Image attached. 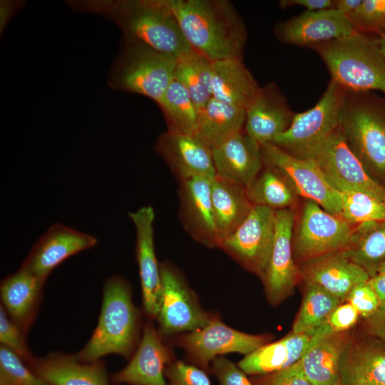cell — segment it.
Returning <instances> with one entry per match:
<instances>
[{"mask_svg":"<svg viewBox=\"0 0 385 385\" xmlns=\"http://www.w3.org/2000/svg\"><path fill=\"white\" fill-rule=\"evenodd\" d=\"M192 49L212 61L243 60L247 30L227 0H165Z\"/></svg>","mask_w":385,"mask_h":385,"instance_id":"6da1fadb","label":"cell"},{"mask_svg":"<svg viewBox=\"0 0 385 385\" xmlns=\"http://www.w3.org/2000/svg\"><path fill=\"white\" fill-rule=\"evenodd\" d=\"M71 5L80 11L104 16L120 27L123 36L166 55L178 58L192 50L165 0L87 1Z\"/></svg>","mask_w":385,"mask_h":385,"instance_id":"7a4b0ae2","label":"cell"},{"mask_svg":"<svg viewBox=\"0 0 385 385\" xmlns=\"http://www.w3.org/2000/svg\"><path fill=\"white\" fill-rule=\"evenodd\" d=\"M340 128L369 176L385 188V98L347 91Z\"/></svg>","mask_w":385,"mask_h":385,"instance_id":"3957f363","label":"cell"},{"mask_svg":"<svg viewBox=\"0 0 385 385\" xmlns=\"http://www.w3.org/2000/svg\"><path fill=\"white\" fill-rule=\"evenodd\" d=\"M331 81L348 91H380L385 94V60L379 38L354 33L315 45Z\"/></svg>","mask_w":385,"mask_h":385,"instance_id":"277c9868","label":"cell"},{"mask_svg":"<svg viewBox=\"0 0 385 385\" xmlns=\"http://www.w3.org/2000/svg\"><path fill=\"white\" fill-rule=\"evenodd\" d=\"M138 324L139 314L128 283L120 276L109 277L103 288L97 327L76 356L85 361H98L111 354L130 357L137 341Z\"/></svg>","mask_w":385,"mask_h":385,"instance_id":"5b68a950","label":"cell"},{"mask_svg":"<svg viewBox=\"0 0 385 385\" xmlns=\"http://www.w3.org/2000/svg\"><path fill=\"white\" fill-rule=\"evenodd\" d=\"M175 61L176 58L123 36L108 83L113 90L144 96L158 105L174 78Z\"/></svg>","mask_w":385,"mask_h":385,"instance_id":"8992f818","label":"cell"},{"mask_svg":"<svg viewBox=\"0 0 385 385\" xmlns=\"http://www.w3.org/2000/svg\"><path fill=\"white\" fill-rule=\"evenodd\" d=\"M346 90L329 81L319 101L310 109L296 113L289 128L271 143L300 158H308L339 127Z\"/></svg>","mask_w":385,"mask_h":385,"instance_id":"52a82bcc","label":"cell"},{"mask_svg":"<svg viewBox=\"0 0 385 385\" xmlns=\"http://www.w3.org/2000/svg\"><path fill=\"white\" fill-rule=\"evenodd\" d=\"M352 226L340 217L306 199L292 236L296 261H305L330 252L344 250L348 245Z\"/></svg>","mask_w":385,"mask_h":385,"instance_id":"ba28073f","label":"cell"},{"mask_svg":"<svg viewBox=\"0 0 385 385\" xmlns=\"http://www.w3.org/2000/svg\"><path fill=\"white\" fill-rule=\"evenodd\" d=\"M307 159L314 161L338 192H362L385 202V188L369 176L347 145L340 127Z\"/></svg>","mask_w":385,"mask_h":385,"instance_id":"9c48e42d","label":"cell"},{"mask_svg":"<svg viewBox=\"0 0 385 385\" xmlns=\"http://www.w3.org/2000/svg\"><path fill=\"white\" fill-rule=\"evenodd\" d=\"M261 150L264 163L279 170L298 195L342 217L340 192L328 183L314 160L295 157L272 143L262 145Z\"/></svg>","mask_w":385,"mask_h":385,"instance_id":"30bf717a","label":"cell"},{"mask_svg":"<svg viewBox=\"0 0 385 385\" xmlns=\"http://www.w3.org/2000/svg\"><path fill=\"white\" fill-rule=\"evenodd\" d=\"M275 216V210L254 205L245 220L220 247L262 278L273 245Z\"/></svg>","mask_w":385,"mask_h":385,"instance_id":"8fae6325","label":"cell"},{"mask_svg":"<svg viewBox=\"0 0 385 385\" xmlns=\"http://www.w3.org/2000/svg\"><path fill=\"white\" fill-rule=\"evenodd\" d=\"M160 266L162 289L157 319L160 332H190L205 326L212 317L202 310L180 274L168 264Z\"/></svg>","mask_w":385,"mask_h":385,"instance_id":"7c38bea8","label":"cell"},{"mask_svg":"<svg viewBox=\"0 0 385 385\" xmlns=\"http://www.w3.org/2000/svg\"><path fill=\"white\" fill-rule=\"evenodd\" d=\"M262 335L244 333L212 317L203 327L181 337L180 345L200 367L207 368L217 356L235 352L249 354L266 344Z\"/></svg>","mask_w":385,"mask_h":385,"instance_id":"4fadbf2b","label":"cell"},{"mask_svg":"<svg viewBox=\"0 0 385 385\" xmlns=\"http://www.w3.org/2000/svg\"><path fill=\"white\" fill-rule=\"evenodd\" d=\"M295 220L293 207L276 210L273 245L262 277L272 303H278L289 294L299 277L292 250Z\"/></svg>","mask_w":385,"mask_h":385,"instance_id":"5bb4252c","label":"cell"},{"mask_svg":"<svg viewBox=\"0 0 385 385\" xmlns=\"http://www.w3.org/2000/svg\"><path fill=\"white\" fill-rule=\"evenodd\" d=\"M96 237L61 223L52 225L32 247L20 269L43 282L69 257L97 244Z\"/></svg>","mask_w":385,"mask_h":385,"instance_id":"9a60e30c","label":"cell"},{"mask_svg":"<svg viewBox=\"0 0 385 385\" xmlns=\"http://www.w3.org/2000/svg\"><path fill=\"white\" fill-rule=\"evenodd\" d=\"M356 33L348 17L337 10L308 11L277 22L276 38L286 44L311 48Z\"/></svg>","mask_w":385,"mask_h":385,"instance_id":"2e32d148","label":"cell"},{"mask_svg":"<svg viewBox=\"0 0 385 385\" xmlns=\"http://www.w3.org/2000/svg\"><path fill=\"white\" fill-rule=\"evenodd\" d=\"M128 216L136 232L135 255L139 268L143 303L145 313L157 318L161 297L160 266L158 265L154 247V209L143 206Z\"/></svg>","mask_w":385,"mask_h":385,"instance_id":"e0dca14e","label":"cell"},{"mask_svg":"<svg viewBox=\"0 0 385 385\" xmlns=\"http://www.w3.org/2000/svg\"><path fill=\"white\" fill-rule=\"evenodd\" d=\"M155 149L180 181L216 175L212 148L194 135L167 130L158 138Z\"/></svg>","mask_w":385,"mask_h":385,"instance_id":"ac0fdd59","label":"cell"},{"mask_svg":"<svg viewBox=\"0 0 385 385\" xmlns=\"http://www.w3.org/2000/svg\"><path fill=\"white\" fill-rule=\"evenodd\" d=\"M339 369L341 385H385V343L368 333L349 337Z\"/></svg>","mask_w":385,"mask_h":385,"instance_id":"d6986e66","label":"cell"},{"mask_svg":"<svg viewBox=\"0 0 385 385\" xmlns=\"http://www.w3.org/2000/svg\"><path fill=\"white\" fill-rule=\"evenodd\" d=\"M296 113L274 82L260 88L246 111L245 131L260 145L287 130Z\"/></svg>","mask_w":385,"mask_h":385,"instance_id":"ffe728a7","label":"cell"},{"mask_svg":"<svg viewBox=\"0 0 385 385\" xmlns=\"http://www.w3.org/2000/svg\"><path fill=\"white\" fill-rule=\"evenodd\" d=\"M212 179L195 178L180 181V219L190 236L208 247H220L211 195Z\"/></svg>","mask_w":385,"mask_h":385,"instance_id":"44dd1931","label":"cell"},{"mask_svg":"<svg viewBox=\"0 0 385 385\" xmlns=\"http://www.w3.org/2000/svg\"><path fill=\"white\" fill-rule=\"evenodd\" d=\"M216 175L245 188L264 166L261 145L244 130L212 149Z\"/></svg>","mask_w":385,"mask_h":385,"instance_id":"7402d4cb","label":"cell"},{"mask_svg":"<svg viewBox=\"0 0 385 385\" xmlns=\"http://www.w3.org/2000/svg\"><path fill=\"white\" fill-rule=\"evenodd\" d=\"M298 269L299 276L306 282L319 285L342 301L356 284L370 278L364 269L346 258L342 251L305 260Z\"/></svg>","mask_w":385,"mask_h":385,"instance_id":"603a6c76","label":"cell"},{"mask_svg":"<svg viewBox=\"0 0 385 385\" xmlns=\"http://www.w3.org/2000/svg\"><path fill=\"white\" fill-rule=\"evenodd\" d=\"M170 354L155 327L148 324L139 346L128 365L113 376L115 383L132 385H168L164 378Z\"/></svg>","mask_w":385,"mask_h":385,"instance_id":"cb8c5ba5","label":"cell"},{"mask_svg":"<svg viewBox=\"0 0 385 385\" xmlns=\"http://www.w3.org/2000/svg\"><path fill=\"white\" fill-rule=\"evenodd\" d=\"M349 337L332 331L327 322L314 334L300 360L312 385H341L339 361Z\"/></svg>","mask_w":385,"mask_h":385,"instance_id":"d4e9b609","label":"cell"},{"mask_svg":"<svg viewBox=\"0 0 385 385\" xmlns=\"http://www.w3.org/2000/svg\"><path fill=\"white\" fill-rule=\"evenodd\" d=\"M32 371L51 385H109L104 364L85 361L76 354L50 353L29 363Z\"/></svg>","mask_w":385,"mask_h":385,"instance_id":"484cf974","label":"cell"},{"mask_svg":"<svg viewBox=\"0 0 385 385\" xmlns=\"http://www.w3.org/2000/svg\"><path fill=\"white\" fill-rule=\"evenodd\" d=\"M44 283L21 269L1 282V305L24 335L36 315Z\"/></svg>","mask_w":385,"mask_h":385,"instance_id":"4316f807","label":"cell"},{"mask_svg":"<svg viewBox=\"0 0 385 385\" xmlns=\"http://www.w3.org/2000/svg\"><path fill=\"white\" fill-rule=\"evenodd\" d=\"M260 88L243 60L231 58L212 61L213 98L247 110Z\"/></svg>","mask_w":385,"mask_h":385,"instance_id":"83f0119b","label":"cell"},{"mask_svg":"<svg viewBox=\"0 0 385 385\" xmlns=\"http://www.w3.org/2000/svg\"><path fill=\"white\" fill-rule=\"evenodd\" d=\"M313 336L292 332L246 355L238 366L247 374L265 376L277 372L300 361Z\"/></svg>","mask_w":385,"mask_h":385,"instance_id":"f1b7e54d","label":"cell"},{"mask_svg":"<svg viewBox=\"0 0 385 385\" xmlns=\"http://www.w3.org/2000/svg\"><path fill=\"white\" fill-rule=\"evenodd\" d=\"M211 195L215 224L221 245L245 220L254 205L245 188L217 175L211 182Z\"/></svg>","mask_w":385,"mask_h":385,"instance_id":"f546056e","label":"cell"},{"mask_svg":"<svg viewBox=\"0 0 385 385\" xmlns=\"http://www.w3.org/2000/svg\"><path fill=\"white\" fill-rule=\"evenodd\" d=\"M246 111L212 98L198 111L195 136L212 149L245 130Z\"/></svg>","mask_w":385,"mask_h":385,"instance_id":"4dcf8cb0","label":"cell"},{"mask_svg":"<svg viewBox=\"0 0 385 385\" xmlns=\"http://www.w3.org/2000/svg\"><path fill=\"white\" fill-rule=\"evenodd\" d=\"M342 252L370 277L376 274L385 262V220L353 226L349 244Z\"/></svg>","mask_w":385,"mask_h":385,"instance_id":"1f68e13d","label":"cell"},{"mask_svg":"<svg viewBox=\"0 0 385 385\" xmlns=\"http://www.w3.org/2000/svg\"><path fill=\"white\" fill-rule=\"evenodd\" d=\"M212 63L209 58L193 49L176 58L174 79L185 87L198 111L212 98Z\"/></svg>","mask_w":385,"mask_h":385,"instance_id":"d6a6232c","label":"cell"},{"mask_svg":"<svg viewBox=\"0 0 385 385\" xmlns=\"http://www.w3.org/2000/svg\"><path fill=\"white\" fill-rule=\"evenodd\" d=\"M247 193L253 205L275 210L293 207L298 196L292 185L279 170L265 163L247 189Z\"/></svg>","mask_w":385,"mask_h":385,"instance_id":"836d02e7","label":"cell"},{"mask_svg":"<svg viewBox=\"0 0 385 385\" xmlns=\"http://www.w3.org/2000/svg\"><path fill=\"white\" fill-rule=\"evenodd\" d=\"M158 106L165 120L168 131L195 135L198 126V109L179 81L173 78Z\"/></svg>","mask_w":385,"mask_h":385,"instance_id":"e575fe53","label":"cell"},{"mask_svg":"<svg viewBox=\"0 0 385 385\" xmlns=\"http://www.w3.org/2000/svg\"><path fill=\"white\" fill-rule=\"evenodd\" d=\"M342 300L318 284L306 282L299 311L293 324L292 332L314 335L324 325L331 313Z\"/></svg>","mask_w":385,"mask_h":385,"instance_id":"d590c367","label":"cell"},{"mask_svg":"<svg viewBox=\"0 0 385 385\" xmlns=\"http://www.w3.org/2000/svg\"><path fill=\"white\" fill-rule=\"evenodd\" d=\"M342 218L351 226L371 221L385 220V202L369 194L340 192Z\"/></svg>","mask_w":385,"mask_h":385,"instance_id":"8d00e7d4","label":"cell"},{"mask_svg":"<svg viewBox=\"0 0 385 385\" xmlns=\"http://www.w3.org/2000/svg\"><path fill=\"white\" fill-rule=\"evenodd\" d=\"M347 17L356 33L385 36V0H362Z\"/></svg>","mask_w":385,"mask_h":385,"instance_id":"74e56055","label":"cell"},{"mask_svg":"<svg viewBox=\"0 0 385 385\" xmlns=\"http://www.w3.org/2000/svg\"><path fill=\"white\" fill-rule=\"evenodd\" d=\"M16 353L0 345V385H51L27 368Z\"/></svg>","mask_w":385,"mask_h":385,"instance_id":"f35d334b","label":"cell"},{"mask_svg":"<svg viewBox=\"0 0 385 385\" xmlns=\"http://www.w3.org/2000/svg\"><path fill=\"white\" fill-rule=\"evenodd\" d=\"M0 342L24 361L30 363L32 356L25 342V335L9 318L3 307L0 306Z\"/></svg>","mask_w":385,"mask_h":385,"instance_id":"ab89813d","label":"cell"},{"mask_svg":"<svg viewBox=\"0 0 385 385\" xmlns=\"http://www.w3.org/2000/svg\"><path fill=\"white\" fill-rule=\"evenodd\" d=\"M345 300L352 304L363 318L373 314L381 304L369 280L356 284L348 293Z\"/></svg>","mask_w":385,"mask_h":385,"instance_id":"60d3db41","label":"cell"},{"mask_svg":"<svg viewBox=\"0 0 385 385\" xmlns=\"http://www.w3.org/2000/svg\"><path fill=\"white\" fill-rule=\"evenodd\" d=\"M168 385H211L207 374L193 365L178 361L165 370Z\"/></svg>","mask_w":385,"mask_h":385,"instance_id":"b9f144b4","label":"cell"},{"mask_svg":"<svg viewBox=\"0 0 385 385\" xmlns=\"http://www.w3.org/2000/svg\"><path fill=\"white\" fill-rule=\"evenodd\" d=\"M212 370L220 385H253L238 365L225 357H216L212 361Z\"/></svg>","mask_w":385,"mask_h":385,"instance_id":"7bdbcfd3","label":"cell"},{"mask_svg":"<svg viewBox=\"0 0 385 385\" xmlns=\"http://www.w3.org/2000/svg\"><path fill=\"white\" fill-rule=\"evenodd\" d=\"M265 376L259 385H312L306 376L300 361L280 371Z\"/></svg>","mask_w":385,"mask_h":385,"instance_id":"ee69618b","label":"cell"},{"mask_svg":"<svg viewBox=\"0 0 385 385\" xmlns=\"http://www.w3.org/2000/svg\"><path fill=\"white\" fill-rule=\"evenodd\" d=\"M359 316L356 308L346 302L340 304L331 313L327 324L334 332H344L356 323Z\"/></svg>","mask_w":385,"mask_h":385,"instance_id":"f6af8a7d","label":"cell"},{"mask_svg":"<svg viewBox=\"0 0 385 385\" xmlns=\"http://www.w3.org/2000/svg\"><path fill=\"white\" fill-rule=\"evenodd\" d=\"M364 319L366 332L385 343V304H381L373 314Z\"/></svg>","mask_w":385,"mask_h":385,"instance_id":"bcb514c9","label":"cell"},{"mask_svg":"<svg viewBox=\"0 0 385 385\" xmlns=\"http://www.w3.org/2000/svg\"><path fill=\"white\" fill-rule=\"evenodd\" d=\"M279 5L282 9L301 6L308 11H322L334 9L335 0H281Z\"/></svg>","mask_w":385,"mask_h":385,"instance_id":"7dc6e473","label":"cell"},{"mask_svg":"<svg viewBox=\"0 0 385 385\" xmlns=\"http://www.w3.org/2000/svg\"><path fill=\"white\" fill-rule=\"evenodd\" d=\"M20 1H1L0 3V31H4L9 19L15 11L20 8Z\"/></svg>","mask_w":385,"mask_h":385,"instance_id":"c3c4849f","label":"cell"},{"mask_svg":"<svg viewBox=\"0 0 385 385\" xmlns=\"http://www.w3.org/2000/svg\"><path fill=\"white\" fill-rule=\"evenodd\" d=\"M369 282L376 293L381 304H385V273L378 272L369 278Z\"/></svg>","mask_w":385,"mask_h":385,"instance_id":"681fc988","label":"cell"},{"mask_svg":"<svg viewBox=\"0 0 385 385\" xmlns=\"http://www.w3.org/2000/svg\"><path fill=\"white\" fill-rule=\"evenodd\" d=\"M361 2L362 0H335L334 9L347 16L353 13Z\"/></svg>","mask_w":385,"mask_h":385,"instance_id":"f907efd6","label":"cell"},{"mask_svg":"<svg viewBox=\"0 0 385 385\" xmlns=\"http://www.w3.org/2000/svg\"><path fill=\"white\" fill-rule=\"evenodd\" d=\"M379 43L381 54L385 60V36L379 38Z\"/></svg>","mask_w":385,"mask_h":385,"instance_id":"816d5d0a","label":"cell"},{"mask_svg":"<svg viewBox=\"0 0 385 385\" xmlns=\"http://www.w3.org/2000/svg\"><path fill=\"white\" fill-rule=\"evenodd\" d=\"M378 272L385 273V262L380 267Z\"/></svg>","mask_w":385,"mask_h":385,"instance_id":"f5cc1de1","label":"cell"}]
</instances>
